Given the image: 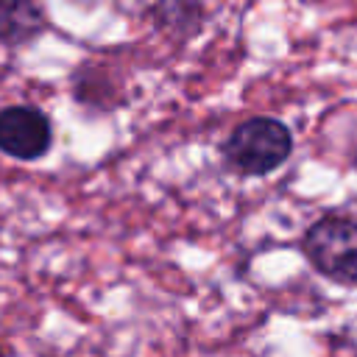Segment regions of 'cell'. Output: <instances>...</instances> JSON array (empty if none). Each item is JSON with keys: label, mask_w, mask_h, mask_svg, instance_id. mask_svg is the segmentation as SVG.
<instances>
[{"label": "cell", "mask_w": 357, "mask_h": 357, "mask_svg": "<svg viewBox=\"0 0 357 357\" xmlns=\"http://www.w3.org/2000/svg\"><path fill=\"white\" fill-rule=\"evenodd\" d=\"M301 251L318 276L357 290V215L326 212L315 218L301 237Z\"/></svg>", "instance_id": "obj_1"}, {"label": "cell", "mask_w": 357, "mask_h": 357, "mask_svg": "<svg viewBox=\"0 0 357 357\" xmlns=\"http://www.w3.org/2000/svg\"><path fill=\"white\" fill-rule=\"evenodd\" d=\"M293 153V134L276 117H248L223 142V159L240 176H268Z\"/></svg>", "instance_id": "obj_2"}, {"label": "cell", "mask_w": 357, "mask_h": 357, "mask_svg": "<svg viewBox=\"0 0 357 357\" xmlns=\"http://www.w3.org/2000/svg\"><path fill=\"white\" fill-rule=\"evenodd\" d=\"M53 145V126L36 106H6L0 109V153L17 162H36Z\"/></svg>", "instance_id": "obj_3"}, {"label": "cell", "mask_w": 357, "mask_h": 357, "mask_svg": "<svg viewBox=\"0 0 357 357\" xmlns=\"http://www.w3.org/2000/svg\"><path fill=\"white\" fill-rule=\"evenodd\" d=\"M45 8L39 0H0V45L20 47L45 31Z\"/></svg>", "instance_id": "obj_4"}, {"label": "cell", "mask_w": 357, "mask_h": 357, "mask_svg": "<svg viewBox=\"0 0 357 357\" xmlns=\"http://www.w3.org/2000/svg\"><path fill=\"white\" fill-rule=\"evenodd\" d=\"M153 20L159 28L165 31H181V33H192L201 22V6L195 0H156V6L151 8Z\"/></svg>", "instance_id": "obj_5"}]
</instances>
